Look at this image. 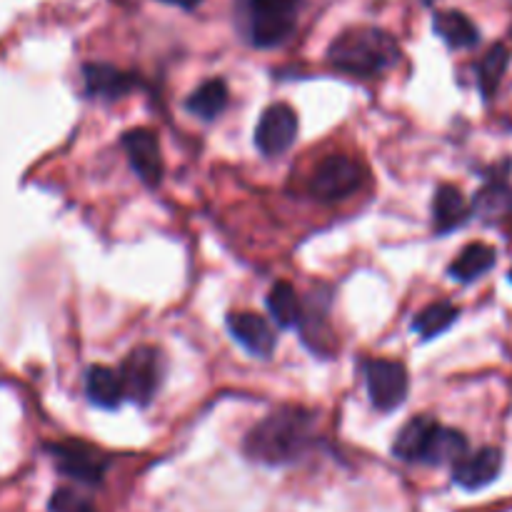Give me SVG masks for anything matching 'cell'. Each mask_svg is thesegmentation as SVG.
Here are the masks:
<instances>
[{
    "label": "cell",
    "mask_w": 512,
    "mask_h": 512,
    "mask_svg": "<svg viewBox=\"0 0 512 512\" xmlns=\"http://www.w3.org/2000/svg\"><path fill=\"white\" fill-rule=\"evenodd\" d=\"M508 278H510V283H512V268H510V273H508Z\"/></svg>",
    "instance_id": "obj_27"
},
{
    "label": "cell",
    "mask_w": 512,
    "mask_h": 512,
    "mask_svg": "<svg viewBox=\"0 0 512 512\" xmlns=\"http://www.w3.org/2000/svg\"><path fill=\"white\" fill-rule=\"evenodd\" d=\"M50 512H95L93 500L85 498L83 493L73 488H58L50 495L48 503Z\"/></svg>",
    "instance_id": "obj_25"
},
{
    "label": "cell",
    "mask_w": 512,
    "mask_h": 512,
    "mask_svg": "<svg viewBox=\"0 0 512 512\" xmlns=\"http://www.w3.org/2000/svg\"><path fill=\"white\" fill-rule=\"evenodd\" d=\"M468 453V438L460 430L445 428V425H435L430 433L428 443H425L423 458L420 463L425 465H455L463 455Z\"/></svg>",
    "instance_id": "obj_17"
},
{
    "label": "cell",
    "mask_w": 512,
    "mask_h": 512,
    "mask_svg": "<svg viewBox=\"0 0 512 512\" xmlns=\"http://www.w3.org/2000/svg\"><path fill=\"white\" fill-rule=\"evenodd\" d=\"M460 310L455 308L450 300H438V303L428 305L425 310H420V315L415 318L413 330L420 335L423 340H433L438 335H443L445 330H450L458 320Z\"/></svg>",
    "instance_id": "obj_23"
},
{
    "label": "cell",
    "mask_w": 512,
    "mask_h": 512,
    "mask_svg": "<svg viewBox=\"0 0 512 512\" xmlns=\"http://www.w3.org/2000/svg\"><path fill=\"white\" fill-rule=\"evenodd\" d=\"M328 298L323 295H310L303 303V315L298 320V330L303 343L320 358H330L335 353V333L328 320Z\"/></svg>",
    "instance_id": "obj_10"
},
{
    "label": "cell",
    "mask_w": 512,
    "mask_h": 512,
    "mask_svg": "<svg viewBox=\"0 0 512 512\" xmlns=\"http://www.w3.org/2000/svg\"><path fill=\"white\" fill-rule=\"evenodd\" d=\"M268 310L270 318L280 328H298V320L303 315V303H300L293 285L285 283V280H278L268 293Z\"/></svg>",
    "instance_id": "obj_22"
},
{
    "label": "cell",
    "mask_w": 512,
    "mask_h": 512,
    "mask_svg": "<svg viewBox=\"0 0 512 512\" xmlns=\"http://www.w3.org/2000/svg\"><path fill=\"white\" fill-rule=\"evenodd\" d=\"M503 470V453L498 448H480L475 453H465L453 465V480L463 490H483L500 478Z\"/></svg>",
    "instance_id": "obj_12"
},
{
    "label": "cell",
    "mask_w": 512,
    "mask_h": 512,
    "mask_svg": "<svg viewBox=\"0 0 512 512\" xmlns=\"http://www.w3.org/2000/svg\"><path fill=\"white\" fill-rule=\"evenodd\" d=\"M300 0H245V23L250 43L273 48L293 35Z\"/></svg>",
    "instance_id": "obj_4"
},
{
    "label": "cell",
    "mask_w": 512,
    "mask_h": 512,
    "mask_svg": "<svg viewBox=\"0 0 512 512\" xmlns=\"http://www.w3.org/2000/svg\"><path fill=\"white\" fill-rule=\"evenodd\" d=\"M433 28L445 40V45L453 50H468L480 43L478 25L460 10H440V13H435Z\"/></svg>",
    "instance_id": "obj_18"
},
{
    "label": "cell",
    "mask_w": 512,
    "mask_h": 512,
    "mask_svg": "<svg viewBox=\"0 0 512 512\" xmlns=\"http://www.w3.org/2000/svg\"><path fill=\"white\" fill-rule=\"evenodd\" d=\"M118 373L120 380H123L125 398H128L130 403L145 408V405L153 403L160 385H163L165 358L158 348L140 345V348L130 350V353L125 355Z\"/></svg>",
    "instance_id": "obj_5"
},
{
    "label": "cell",
    "mask_w": 512,
    "mask_h": 512,
    "mask_svg": "<svg viewBox=\"0 0 512 512\" xmlns=\"http://www.w3.org/2000/svg\"><path fill=\"white\" fill-rule=\"evenodd\" d=\"M123 148L128 153L130 168L135 170L140 180H143L148 188L160 185L165 173L163 153H160V140L158 133H153L150 128H133L123 133Z\"/></svg>",
    "instance_id": "obj_9"
},
{
    "label": "cell",
    "mask_w": 512,
    "mask_h": 512,
    "mask_svg": "<svg viewBox=\"0 0 512 512\" xmlns=\"http://www.w3.org/2000/svg\"><path fill=\"white\" fill-rule=\"evenodd\" d=\"M435 425H438V420L430 418V415H418V418H413L410 423H405V428L400 430V435L395 438V458L405 460V463H420L425 443H428Z\"/></svg>",
    "instance_id": "obj_19"
},
{
    "label": "cell",
    "mask_w": 512,
    "mask_h": 512,
    "mask_svg": "<svg viewBox=\"0 0 512 512\" xmlns=\"http://www.w3.org/2000/svg\"><path fill=\"white\" fill-rule=\"evenodd\" d=\"M365 385H368L370 403H373L380 413L398 410L400 405L405 403V398H408V368H405L400 360H368V365H365Z\"/></svg>",
    "instance_id": "obj_6"
},
{
    "label": "cell",
    "mask_w": 512,
    "mask_h": 512,
    "mask_svg": "<svg viewBox=\"0 0 512 512\" xmlns=\"http://www.w3.org/2000/svg\"><path fill=\"white\" fill-rule=\"evenodd\" d=\"M228 100V83L220 78H213L205 80L203 85H198V88L188 95V103L185 105H188L190 113L198 115L200 120H215L218 115H223L225 108H228Z\"/></svg>",
    "instance_id": "obj_20"
},
{
    "label": "cell",
    "mask_w": 512,
    "mask_h": 512,
    "mask_svg": "<svg viewBox=\"0 0 512 512\" xmlns=\"http://www.w3.org/2000/svg\"><path fill=\"white\" fill-rule=\"evenodd\" d=\"M498 263V250L488 243H470L460 250L458 258L450 263L448 275L458 283H475Z\"/></svg>",
    "instance_id": "obj_15"
},
{
    "label": "cell",
    "mask_w": 512,
    "mask_h": 512,
    "mask_svg": "<svg viewBox=\"0 0 512 512\" xmlns=\"http://www.w3.org/2000/svg\"><path fill=\"white\" fill-rule=\"evenodd\" d=\"M470 203L465 200V195L460 193V188L455 185L443 183L438 190H435L433 198V223H435V233L438 235H448L453 230L463 228L465 223L470 220Z\"/></svg>",
    "instance_id": "obj_13"
},
{
    "label": "cell",
    "mask_w": 512,
    "mask_h": 512,
    "mask_svg": "<svg viewBox=\"0 0 512 512\" xmlns=\"http://www.w3.org/2000/svg\"><path fill=\"white\" fill-rule=\"evenodd\" d=\"M473 213L480 218H503L512 215V185L505 178H493L473 200Z\"/></svg>",
    "instance_id": "obj_21"
},
{
    "label": "cell",
    "mask_w": 512,
    "mask_h": 512,
    "mask_svg": "<svg viewBox=\"0 0 512 512\" xmlns=\"http://www.w3.org/2000/svg\"><path fill=\"white\" fill-rule=\"evenodd\" d=\"M315 440V413L285 405L260 420L245 435L243 450L248 460L268 468H280L303 458Z\"/></svg>",
    "instance_id": "obj_1"
},
{
    "label": "cell",
    "mask_w": 512,
    "mask_h": 512,
    "mask_svg": "<svg viewBox=\"0 0 512 512\" xmlns=\"http://www.w3.org/2000/svg\"><path fill=\"white\" fill-rule=\"evenodd\" d=\"M50 453H53V460L55 465H58L60 473L85 485L100 483L105 470H108L110 465L108 455L100 453V450L93 448V445L80 443V440H68V443L50 445Z\"/></svg>",
    "instance_id": "obj_7"
},
{
    "label": "cell",
    "mask_w": 512,
    "mask_h": 512,
    "mask_svg": "<svg viewBox=\"0 0 512 512\" xmlns=\"http://www.w3.org/2000/svg\"><path fill=\"white\" fill-rule=\"evenodd\" d=\"M228 330L250 355L255 358H270L278 348V338H275V330L263 315L250 313H230L228 315Z\"/></svg>",
    "instance_id": "obj_11"
},
{
    "label": "cell",
    "mask_w": 512,
    "mask_h": 512,
    "mask_svg": "<svg viewBox=\"0 0 512 512\" xmlns=\"http://www.w3.org/2000/svg\"><path fill=\"white\" fill-rule=\"evenodd\" d=\"M368 183V168L363 160L345 153H333L315 165L310 175V195L320 203H335L358 193Z\"/></svg>",
    "instance_id": "obj_3"
},
{
    "label": "cell",
    "mask_w": 512,
    "mask_h": 512,
    "mask_svg": "<svg viewBox=\"0 0 512 512\" xmlns=\"http://www.w3.org/2000/svg\"><path fill=\"white\" fill-rule=\"evenodd\" d=\"M85 395L98 408L118 410L125 400L123 380H120L118 370L108 368V365H93L85 375Z\"/></svg>",
    "instance_id": "obj_16"
},
{
    "label": "cell",
    "mask_w": 512,
    "mask_h": 512,
    "mask_svg": "<svg viewBox=\"0 0 512 512\" xmlns=\"http://www.w3.org/2000/svg\"><path fill=\"white\" fill-rule=\"evenodd\" d=\"M298 138V115L288 103H273L263 110L255 128V145L263 155L275 158L293 148Z\"/></svg>",
    "instance_id": "obj_8"
},
{
    "label": "cell",
    "mask_w": 512,
    "mask_h": 512,
    "mask_svg": "<svg viewBox=\"0 0 512 512\" xmlns=\"http://www.w3.org/2000/svg\"><path fill=\"white\" fill-rule=\"evenodd\" d=\"M165 3H173V5H180V8H185V10H193V8H198L200 0H165Z\"/></svg>",
    "instance_id": "obj_26"
},
{
    "label": "cell",
    "mask_w": 512,
    "mask_h": 512,
    "mask_svg": "<svg viewBox=\"0 0 512 512\" xmlns=\"http://www.w3.org/2000/svg\"><path fill=\"white\" fill-rule=\"evenodd\" d=\"M400 58H403V50L398 40L388 30L373 28V25L343 30L328 48V63L333 68L360 75V78L388 73L400 63Z\"/></svg>",
    "instance_id": "obj_2"
},
{
    "label": "cell",
    "mask_w": 512,
    "mask_h": 512,
    "mask_svg": "<svg viewBox=\"0 0 512 512\" xmlns=\"http://www.w3.org/2000/svg\"><path fill=\"white\" fill-rule=\"evenodd\" d=\"M83 80H85V90H88V95H93V98H105V100L123 98V95L135 85L133 75L123 73V70L108 63L85 65Z\"/></svg>",
    "instance_id": "obj_14"
},
{
    "label": "cell",
    "mask_w": 512,
    "mask_h": 512,
    "mask_svg": "<svg viewBox=\"0 0 512 512\" xmlns=\"http://www.w3.org/2000/svg\"><path fill=\"white\" fill-rule=\"evenodd\" d=\"M508 63H510V53L505 45H493V48L485 53V58L478 63V85L485 100H490L495 93H498L505 70H508Z\"/></svg>",
    "instance_id": "obj_24"
}]
</instances>
